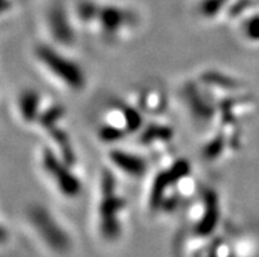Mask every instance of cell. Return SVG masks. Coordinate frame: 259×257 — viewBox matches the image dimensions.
Returning a JSON list of instances; mask_svg holds the SVG:
<instances>
[{"instance_id": "obj_11", "label": "cell", "mask_w": 259, "mask_h": 257, "mask_svg": "<svg viewBox=\"0 0 259 257\" xmlns=\"http://www.w3.org/2000/svg\"><path fill=\"white\" fill-rule=\"evenodd\" d=\"M174 139V130L172 127L163 122H154L149 125L141 131V140L145 147L149 148H159L168 144Z\"/></svg>"}, {"instance_id": "obj_4", "label": "cell", "mask_w": 259, "mask_h": 257, "mask_svg": "<svg viewBox=\"0 0 259 257\" xmlns=\"http://www.w3.org/2000/svg\"><path fill=\"white\" fill-rule=\"evenodd\" d=\"M144 126V113L125 102L109 105L104 122L99 129V138L105 143H116Z\"/></svg>"}, {"instance_id": "obj_3", "label": "cell", "mask_w": 259, "mask_h": 257, "mask_svg": "<svg viewBox=\"0 0 259 257\" xmlns=\"http://www.w3.org/2000/svg\"><path fill=\"white\" fill-rule=\"evenodd\" d=\"M98 202L96 213L103 235L107 239H113L120 231V221L126 209V199L118 189L115 173L109 170H103L99 175Z\"/></svg>"}, {"instance_id": "obj_2", "label": "cell", "mask_w": 259, "mask_h": 257, "mask_svg": "<svg viewBox=\"0 0 259 257\" xmlns=\"http://www.w3.org/2000/svg\"><path fill=\"white\" fill-rule=\"evenodd\" d=\"M34 57L41 69L66 91L79 93L87 85V74L82 65L59 49L38 45L34 49Z\"/></svg>"}, {"instance_id": "obj_8", "label": "cell", "mask_w": 259, "mask_h": 257, "mask_svg": "<svg viewBox=\"0 0 259 257\" xmlns=\"http://www.w3.org/2000/svg\"><path fill=\"white\" fill-rule=\"evenodd\" d=\"M201 218L197 223V230L201 234H209L220 218L219 197L213 189H205L201 193Z\"/></svg>"}, {"instance_id": "obj_10", "label": "cell", "mask_w": 259, "mask_h": 257, "mask_svg": "<svg viewBox=\"0 0 259 257\" xmlns=\"http://www.w3.org/2000/svg\"><path fill=\"white\" fill-rule=\"evenodd\" d=\"M17 109L21 120L25 124H37L39 114L42 112V98L34 89H25L19 96Z\"/></svg>"}, {"instance_id": "obj_9", "label": "cell", "mask_w": 259, "mask_h": 257, "mask_svg": "<svg viewBox=\"0 0 259 257\" xmlns=\"http://www.w3.org/2000/svg\"><path fill=\"white\" fill-rule=\"evenodd\" d=\"M49 29L58 45L71 46L75 42V34L72 29L69 17L59 8L53 10L49 15Z\"/></svg>"}, {"instance_id": "obj_12", "label": "cell", "mask_w": 259, "mask_h": 257, "mask_svg": "<svg viewBox=\"0 0 259 257\" xmlns=\"http://www.w3.org/2000/svg\"><path fill=\"white\" fill-rule=\"evenodd\" d=\"M142 113H162L166 107L163 94L155 89H148L141 94Z\"/></svg>"}, {"instance_id": "obj_6", "label": "cell", "mask_w": 259, "mask_h": 257, "mask_svg": "<svg viewBox=\"0 0 259 257\" xmlns=\"http://www.w3.org/2000/svg\"><path fill=\"white\" fill-rule=\"evenodd\" d=\"M108 160L117 172L126 176L129 179H142L149 170L148 160L142 155L122 150V148L109 150Z\"/></svg>"}, {"instance_id": "obj_7", "label": "cell", "mask_w": 259, "mask_h": 257, "mask_svg": "<svg viewBox=\"0 0 259 257\" xmlns=\"http://www.w3.org/2000/svg\"><path fill=\"white\" fill-rule=\"evenodd\" d=\"M29 218L34 228L38 230L44 239L49 241L53 247H58V249L66 247V244H67L66 235L63 234L62 230L57 225L56 219L53 218V215L48 210H45L41 206L33 208L30 210Z\"/></svg>"}, {"instance_id": "obj_1", "label": "cell", "mask_w": 259, "mask_h": 257, "mask_svg": "<svg viewBox=\"0 0 259 257\" xmlns=\"http://www.w3.org/2000/svg\"><path fill=\"white\" fill-rule=\"evenodd\" d=\"M76 19L83 28L108 42L121 41L138 25V15L131 8L94 0L80 2L76 6Z\"/></svg>"}, {"instance_id": "obj_5", "label": "cell", "mask_w": 259, "mask_h": 257, "mask_svg": "<svg viewBox=\"0 0 259 257\" xmlns=\"http://www.w3.org/2000/svg\"><path fill=\"white\" fill-rule=\"evenodd\" d=\"M41 168L54 189L65 198H76L82 192V182L72 172V167L48 147L41 152Z\"/></svg>"}, {"instance_id": "obj_13", "label": "cell", "mask_w": 259, "mask_h": 257, "mask_svg": "<svg viewBox=\"0 0 259 257\" xmlns=\"http://www.w3.org/2000/svg\"><path fill=\"white\" fill-rule=\"evenodd\" d=\"M242 32L249 39H259V17H253L245 21L242 25Z\"/></svg>"}]
</instances>
